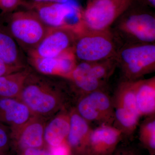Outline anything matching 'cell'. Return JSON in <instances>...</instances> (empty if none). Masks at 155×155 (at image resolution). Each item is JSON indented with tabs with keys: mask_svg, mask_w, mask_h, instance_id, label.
<instances>
[{
	"mask_svg": "<svg viewBox=\"0 0 155 155\" xmlns=\"http://www.w3.org/2000/svg\"><path fill=\"white\" fill-rule=\"evenodd\" d=\"M114 152L110 155H138L131 151H123L118 152L116 153H114Z\"/></svg>",
	"mask_w": 155,
	"mask_h": 155,
	"instance_id": "obj_29",
	"label": "cell"
},
{
	"mask_svg": "<svg viewBox=\"0 0 155 155\" xmlns=\"http://www.w3.org/2000/svg\"><path fill=\"white\" fill-rule=\"evenodd\" d=\"M135 0H92L82 10L84 27L90 30L110 29Z\"/></svg>",
	"mask_w": 155,
	"mask_h": 155,
	"instance_id": "obj_7",
	"label": "cell"
},
{
	"mask_svg": "<svg viewBox=\"0 0 155 155\" xmlns=\"http://www.w3.org/2000/svg\"><path fill=\"white\" fill-rule=\"evenodd\" d=\"M29 2L35 3H67L71 0H28Z\"/></svg>",
	"mask_w": 155,
	"mask_h": 155,
	"instance_id": "obj_28",
	"label": "cell"
},
{
	"mask_svg": "<svg viewBox=\"0 0 155 155\" xmlns=\"http://www.w3.org/2000/svg\"><path fill=\"white\" fill-rule=\"evenodd\" d=\"M22 6L32 10L48 28H65L78 33L84 28L82 10L70 2L35 3L24 0Z\"/></svg>",
	"mask_w": 155,
	"mask_h": 155,
	"instance_id": "obj_5",
	"label": "cell"
},
{
	"mask_svg": "<svg viewBox=\"0 0 155 155\" xmlns=\"http://www.w3.org/2000/svg\"><path fill=\"white\" fill-rule=\"evenodd\" d=\"M0 155H5V153L0 152Z\"/></svg>",
	"mask_w": 155,
	"mask_h": 155,
	"instance_id": "obj_31",
	"label": "cell"
},
{
	"mask_svg": "<svg viewBox=\"0 0 155 155\" xmlns=\"http://www.w3.org/2000/svg\"><path fill=\"white\" fill-rule=\"evenodd\" d=\"M146 3L150 7L155 8V0H144Z\"/></svg>",
	"mask_w": 155,
	"mask_h": 155,
	"instance_id": "obj_30",
	"label": "cell"
},
{
	"mask_svg": "<svg viewBox=\"0 0 155 155\" xmlns=\"http://www.w3.org/2000/svg\"><path fill=\"white\" fill-rule=\"evenodd\" d=\"M113 25L111 30L121 45L155 43V17L152 13L128 9Z\"/></svg>",
	"mask_w": 155,
	"mask_h": 155,
	"instance_id": "obj_4",
	"label": "cell"
},
{
	"mask_svg": "<svg viewBox=\"0 0 155 155\" xmlns=\"http://www.w3.org/2000/svg\"><path fill=\"white\" fill-rule=\"evenodd\" d=\"M46 119L36 116L18 128L11 130V141L22 151L45 147L44 130Z\"/></svg>",
	"mask_w": 155,
	"mask_h": 155,
	"instance_id": "obj_12",
	"label": "cell"
},
{
	"mask_svg": "<svg viewBox=\"0 0 155 155\" xmlns=\"http://www.w3.org/2000/svg\"><path fill=\"white\" fill-rule=\"evenodd\" d=\"M69 80L72 82L75 88L81 93V95L102 89L105 84L92 76L90 72L88 62L78 63Z\"/></svg>",
	"mask_w": 155,
	"mask_h": 155,
	"instance_id": "obj_19",
	"label": "cell"
},
{
	"mask_svg": "<svg viewBox=\"0 0 155 155\" xmlns=\"http://www.w3.org/2000/svg\"><path fill=\"white\" fill-rule=\"evenodd\" d=\"M134 86L136 103L140 116L155 115V76L135 81Z\"/></svg>",
	"mask_w": 155,
	"mask_h": 155,
	"instance_id": "obj_17",
	"label": "cell"
},
{
	"mask_svg": "<svg viewBox=\"0 0 155 155\" xmlns=\"http://www.w3.org/2000/svg\"><path fill=\"white\" fill-rule=\"evenodd\" d=\"M11 141V129L0 122V152L5 153Z\"/></svg>",
	"mask_w": 155,
	"mask_h": 155,
	"instance_id": "obj_23",
	"label": "cell"
},
{
	"mask_svg": "<svg viewBox=\"0 0 155 155\" xmlns=\"http://www.w3.org/2000/svg\"><path fill=\"white\" fill-rule=\"evenodd\" d=\"M140 140L151 154L155 152V119L154 115L146 120L140 128Z\"/></svg>",
	"mask_w": 155,
	"mask_h": 155,
	"instance_id": "obj_22",
	"label": "cell"
},
{
	"mask_svg": "<svg viewBox=\"0 0 155 155\" xmlns=\"http://www.w3.org/2000/svg\"><path fill=\"white\" fill-rule=\"evenodd\" d=\"M31 70L26 67L0 77V97L19 98Z\"/></svg>",
	"mask_w": 155,
	"mask_h": 155,
	"instance_id": "obj_20",
	"label": "cell"
},
{
	"mask_svg": "<svg viewBox=\"0 0 155 155\" xmlns=\"http://www.w3.org/2000/svg\"><path fill=\"white\" fill-rule=\"evenodd\" d=\"M22 153V155H52L51 150L47 147L27 149Z\"/></svg>",
	"mask_w": 155,
	"mask_h": 155,
	"instance_id": "obj_26",
	"label": "cell"
},
{
	"mask_svg": "<svg viewBox=\"0 0 155 155\" xmlns=\"http://www.w3.org/2000/svg\"><path fill=\"white\" fill-rule=\"evenodd\" d=\"M120 43L111 29L90 30L84 28L78 33L73 51L80 62H97L115 58Z\"/></svg>",
	"mask_w": 155,
	"mask_h": 155,
	"instance_id": "obj_2",
	"label": "cell"
},
{
	"mask_svg": "<svg viewBox=\"0 0 155 155\" xmlns=\"http://www.w3.org/2000/svg\"><path fill=\"white\" fill-rule=\"evenodd\" d=\"M69 128V112L63 109L46 123L44 130L46 147L52 148L66 143Z\"/></svg>",
	"mask_w": 155,
	"mask_h": 155,
	"instance_id": "obj_16",
	"label": "cell"
},
{
	"mask_svg": "<svg viewBox=\"0 0 155 155\" xmlns=\"http://www.w3.org/2000/svg\"><path fill=\"white\" fill-rule=\"evenodd\" d=\"M8 24L9 32L26 54L39 44L49 28L29 9L11 13Z\"/></svg>",
	"mask_w": 155,
	"mask_h": 155,
	"instance_id": "obj_6",
	"label": "cell"
},
{
	"mask_svg": "<svg viewBox=\"0 0 155 155\" xmlns=\"http://www.w3.org/2000/svg\"><path fill=\"white\" fill-rule=\"evenodd\" d=\"M87 1H88V2H90V1H92V0H87Z\"/></svg>",
	"mask_w": 155,
	"mask_h": 155,
	"instance_id": "obj_32",
	"label": "cell"
},
{
	"mask_svg": "<svg viewBox=\"0 0 155 155\" xmlns=\"http://www.w3.org/2000/svg\"><path fill=\"white\" fill-rule=\"evenodd\" d=\"M22 51L8 28L0 26V59L11 66L26 67Z\"/></svg>",
	"mask_w": 155,
	"mask_h": 155,
	"instance_id": "obj_18",
	"label": "cell"
},
{
	"mask_svg": "<svg viewBox=\"0 0 155 155\" xmlns=\"http://www.w3.org/2000/svg\"><path fill=\"white\" fill-rule=\"evenodd\" d=\"M70 128L67 139L70 152L76 155H85L93 128L90 124L78 114L75 107L69 112Z\"/></svg>",
	"mask_w": 155,
	"mask_h": 155,
	"instance_id": "obj_14",
	"label": "cell"
},
{
	"mask_svg": "<svg viewBox=\"0 0 155 155\" xmlns=\"http://www.w3.org/2000/svg\"><path fill=\"white\" fill-rule=\"evenodd\" d=\"M122 131L113 125H101L92 130L85 155H110L119 143Z\"/></svg>",
	"mask_w": 155,
	"mask_h": 155,
	"instance_id": "obj_13",
	"label": "cell"
},
{
	"mask_svg": "<svg viewBox=\"0 0 155 155\" xmlns=\"http://www.w3.org/2000/svg\"><path fill=\"white\" fill-rule=\"evenodd\" d=\"M114 58L122 71L123 80H139L155 71V43L123 44Z\"/></svg>",
	"mask_w": 155,
	"mask_h": 155,
	"instance_id": "obj_3",
	"label": "cell"
},
{
	"mask_svg": "<svg viewBox=\"0 0 155 155\" xmlns=\"http://www.w3.org/2000/svg\"><path fill=\"white\" fill-rule=\"evenodd\" d=\"M25 67L11 66L0 59V77L17 72L24 69Z\"/></svg>",
	"mask_w": 155,
	"mask_h": 155,
	"instance_id": "obj_25",
	"label": "cell"
},
{
	"mask_svg": "<svg viewBox=\"0 0 155 155\" xmlns=\"http://www.w3.org/2000/svg\"><path fill=\"white\" fill-rule=\"evenodd\" d=\"M134 81H122L112 99L115 115L113 126L128 135L134 132L141 117L136 103Z\"/></svg>",
	"mask_w": 155,
	"mask_h": 155,
	"instance_id": "obj_8",
	"label": "cell"
},
{
	"mask_svg": "<svg viewBox=\"0 0 155 155\" xmlns=\"http://www.w3.org/2000/svg\"><path fill=\"white\" fill-rule=\"evenodd\" d=\"M52 155H71L70 150L67 143L56 147L49 148Z\"/></svg>",
	"mask_w": 155,
	"mask_h": 155,
	"instance_id": "obj_27",
	"label": "cell"
},
{
	"mask_svg": "<svg viewBox=\"0 0 155 155\" xmlns=\"http://www.w3.org/2000/svg\"><path fill=\"white\" fill-rule=\"evenodd\" d=\"M23 0H0V10L3 14H11L22 6Z\"/></svg>",
	"mask_w": 155,
	"mask_h": 155,
	"instance_id": "obj_24",
	"label": "cell"
},
{
	"mask_svg": "<svg viewBox=\"0 0 155 155\" xmlns=\"http://www.w3.org/2000/svg\"></svg>",
	"mask_w": 155,
	"mask_h": 155,
	"instance_id": "obj_33",
	"label": "cell"
},
{
	"mask_svg": "<svg viewBox=\"0 0 155 155\" xmlns=\"http://www.w3.org/2000/svg\"><path fill=\"white\" fill-rule=\"evenodd\" d=\"M75 108L90 124L114 125L115 115L113 101L102 89L81 95Z\"/></svg>",
	"mask_w": 155,
	"mask_h": 155,
	"instance_id": "obj_9",
	"label": "cell"
},
{
	"mask_svg": "<svg viewBox=\"0 0 155 155\" xmlns=\"http://www.w3.org/2000/svg\"><path fill=\"white\" fill-rule=\"evenodd\" d=\"M34 115L18 99L0 97V122L16 129L24 125Z\"/></svg>",
	"mask_w": 155,
	"mask_h": 155,
	"instance_id": "obj_15",
	"label": "cell"
},
{
	"mask_svg": "<svg viewBox=\"0 0 155 155\" xmlns=\"http://www.w3.org/2000/svg\"><path fill=\"white\" fill-rule=\"evenodd\" d=\"M89 64L92 76L104 84L112 75L117 66L114 58Z\"/></svg>",
	"mask_w": 155,
	"mask_h": 155,
	"instance_id": "obj_21",
	"label": "cell"
},
{
	"mask_svg": "<svg viewBox=\"0 0 155 155\" xmlns=\"http://www.w3.org/2000/svg\"><path fill=\"white\" fill-rule=\"evenodd\" d=\"M18 99L34 116L45 119L65 109L66 97L62 85L48 76L31 70Z\"/></svg>",
	"mask_w": 155,
	"mask_h": 155,
	"instance_id": "obj_1",
	"label": "cell"
},
{
	"mask_svg": "<svg viewBox=\"0 0 155 155\" xmlns=\"http://www.w3.org/2000/svg\"><path fill=\"white\" fill-rule=\"evenodd\" d=\"M77 32L65 28H49L37 46L26 54L27 58H54L73 49Z\"/></svg>",
	"mask_w": 155,
	"mask_h": 155,
	"instance_id": "obj_10",
	"label": "cell"
},
{
	"mask_svg": "<svg viewBox=\"0 0 155 155\" xmlns=\"http://www.w3.org/2000/svg\"><path fill=\"white\" fill-rule=\"evenodd\" d=\"M27 61L40 74L59 76L67 79H69L78 63L73 49L54 58H27Z\"/></svg>",
	"mask_w": 155,
	"mask_h": 155,
	"instance_id": "obj_11",
	"label": "cell"
}]
</instances>
